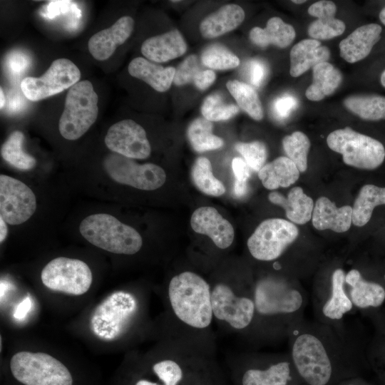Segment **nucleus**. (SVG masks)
I'll list each match as a JSON object with an SVG mask.
<instances>
[{
	"label": "nucleus",
	"instance_id": "obj_25",
	"mask_svg": "<svg viewBox=\"0 0 385 385\" xmlns=\"http://www.w3.org/2000/svg\"><path fill=\"white\" fill-rule=\"evenodd\" d=\"M245 11L237 4H229L206 16L200 24V31L205 38H213L238 27L245 19Z\"/></svg>",
	"mask_w": 385,
	"mask_h": 385
},
{
	"label": "nucleus",
	"instance_id": "obj_19",
	"mask_svg": "<svg viewBox=\"0 0 385 385\" xmlns=\"http://www.w3.org/2000/svg\"><path fill=\"white\" fill-rule=\"evenodd\" d=\"M383 28L376 23L362 25L339 43L340 56L350 63L366 58L381 39Z\"/></svg>",
	"mask_w": 385,
	"mask_h": 385
},
{
	"label": "nucleus",
	"instance_id": "obj_26",
	"mask_svg": "<svg viewBox=\"0 0 385 385\" xmlns=\"http://www.w3.org/2000/svg\"><path fill=\"white\" fill-rule=\"evenodd\" d=\"M269 200L282 207L287 217L298 225H303L310 220L312 216L314 203L312 199L307 195L300 187L292 188L287 197L277 192H272L268 195Z\"/></svg>",
	"mask_w": 385,
	"mask_h": 385
},
{
	"label": "nucleus",
	"instance_id": "obj_13",
	"mask_svg": "<svg viewBox=\"0 0 385 385\" xmlns=\"http://www.w3.org/2000/svg\"><path fill=\"white\" fill-rule=\"evenodd\" d=\"M36 209V196L26 185L0 175V217L9 225H19L28 220Z\"/></svg>",
	"mask_w": 385,
	"mask_h": 385
},
{
	"label": "nucleus",
	"instance_id": "obj_46",
	"mask_svg": "<svg viewBox=\"0 0 385 385\" xmlns=\"http://www.w3.org/2000/svg\"><path fill=\"white\" fill-rule=\"evenodd\" d=\"M30 60L27 55L21 51H13L8 56V68L13 73L24 72L29 66Z\"/></svg>",
	"mask_w": 385,
	"mask_h": 385
},
{
	"label": "nucleus",
	"instance_id": "obj_2",
	"mask_svg": "<svg viewBox=\"0 0 385 385\" xmlns=\"http://www.w3.org/2000/svg\"><path fill=\"white\" fill-rule=\"evenodd\" d=\"M208 283L198 274L183 272L174 276L168 287V297L176 317L196 329L207 327L213 313Z\"/></svg>",
	"mask_w": 385,
	"mask_h": 385
},
{
	"label": "nucleus",
	"instance_id": "obj_9",
	"mask_svg": "<svg viewBox=\"0 0 385 385\" xmlns=\"http://www.w3.org/2000/svg\"><path fill=\"white\" fill-rule=\"evenodd\" d=\"M299 235L295 225L280 218L262 222L247 240L251 255L260 261H272L279 258Z\"/></svg>",
	"mask_w": 385,
	"mask_h": 385
},
{
	"label": "nucleus",
	"instance_id": "obj_11",
	"mask_svg": "<svg viewBox=\"0 0 385 385\" xmlns=\"http://www.w3.org/2000/svg\"><path fill=\"white\" fill-rule=\"evenodd\" d=\"M107 174L115 182L140 190H154L165 183L164 170L153 163L138 164L117 153L108 155L103 161Z\"/></svg>",
	"mask_w": 385,
	"mask_h": 385
},
{
	"label": "nucleus",
	"instance_id": "obj_12",
	"mask_svg": "<svg viewBox=\"0 0 385 385\" xmlns=\"http://www.w3.org/2000/svg\"><path fill=\"white\" fill-rule=\"evenodd\" d=\"M80 78L81 71L73 62L67 58H58L51 63L43 76L26 77L20 86L27 99L37 101L72 87Z\"/></svg>",
	"mask_w": 385,
	"mask_h": 385
},
{
	"label": "nucleus",
	"instance_id": "obj_48",
	"mask_svg": "<svg viewBox=\"0 0 385 385\" xmlns=\"http://www.w3.org/2000/svg\"><path fill=\"white\" fill-rule=\"evenodd\" d=\"M31 307V301L29 298H26L22 301L18 307L14 314V317L17 319L21 318L25 316V314L29 309Z\"/></svg>",
	"mask_w": 385,
	"mask_h": 385
},
{
	"label": "nucleus",
	"instance_id": "obj_3",
	"mask_svg": "<svg viewBox=\"0 0 385 385\" xmlns=\"http://www.w3.org/2000/svg\"><path fill=\"white\" fill-rule=\"evenodd\" d=\"M255 314L282 317L294 327L303 319L307 296L302 289L283 280L266 278L257 282L253 294Z\"/></svg>",
	"mask_w": 385,
	"mask_h": 385
},
{
	"label": "nucleus",
	"instance_id": "obj_30",
	"mask_svg": "<svg viewBox=\"0 0 385 385\" xmlns=\"http://www.w3.org/2000/svg\"><path fill=\"white\" fill-rule=\"evenodd\" d=\"M313 81L305 91L306 97L319 101L332 94L342 81V74L332 64L320 63L312 68Z\"/></svg>",
	"mask_w": 385,
	"mask_h": 385
},
{
	"label": "nucleus",
	"instance_id": "obj_10",
	"mask_svg": "<svg viewBox=\"0 0 385 385\" xmlns=\"http://www.w3.org/2000/svg\"><path fill=\"white\" fill-rule=\"evenodd\" d=\"M41 282L51 290L67 294L81 295L91 287L92 272L82 260L59 257L51 260L42 270Z\"/></svg>",
	"mask_w": 385,
	"mask_h": 385
},
{
	"label": "nucleus",
	"instance_id": "obj_21",
	"mask_svg": "<svg viewBox=\"0 0 385 385\" xmlns=\"http://www.w3.org/2000/svg\"><path fill=\"white\" fill-rule=\"evenodd\" d=\"M308 14L317 19L308 27V35L315 40H328L342 35L346 29L344 22L335 18L337 6L332 1H319L308 9Z\"/></svg>",
	"mask_w": 385,
	"mask_h": 385
},
{
	"label": "nucleus",
	"instance_id": "obj_38",
	"mask_svg": "<svg viewBox=\"0 0 385 385\" xmlns=\"http://www.w3.org/2000/svg\"><path fill=\"white\" fill-rule=\"evenodd\" d=\"M309 138L302 132L295 131L282 140L283 149L289 159L297 167L299 172L307 168V155L310 148Z\"/></svg>",
	"mask_w": 385,
	"mask_h": 385
},
{
	"label": "nucleus",
	"instance_id": "obj_53",
	"mask_svg": "<svg viewBox=\"0 0 385 385\" xmlns=\"http://www.w3.org/2000/svg\"><path fill=\"white\" fill-rule=\"evenodd\" d=\"M292 2L294 3V4H303L304 2H306V1H297V0H294V1H292Z\"/></svg>",
	"mask_w": 385,
	"mask_h": 385
},
{
	"label": "nucleus",
	"instance_id": "obj_8",
	"mask_svg": "<svg viewBox=\"0 0 385 385\" xmlns=\"http://www.w3.org/2000/svg\"><path fill=\"white\" fill-rule=\"evenodd\" d=\"M136 309L137 301L133 294L115 292L96 306L90 319V328L103 340L115 339L123 334Z\"/></svg>",
	"mask_w": 385,
	"mask_h": 385
},
{
	"label": "nucleus",
	"instance_id": "obj_54",
	"mask_svg": "<svg viewBox=\"0 0 385 385\" xmlns=\"http://www.w3.org/2000/svg\"><path fill=\"white\" fill-rule=\"evenodd\" d=\"M180 385H190L188 383H184V381Z\"/></svg>",
	"mask_w": 385,
	"mask_h": 385
},
{
	"label": "nucleus",
	"instance_id": "obj_40",
	"mask_svg": "<svg viewBox=\"0 0 385 385\" xmlns=\"http://www.w3.org/2000/svg\"><path fill=\"white\" fill-rule=\"evenodd\" d=\"M239 112L235 104L226 103L221 96L217 93L208 96L203 101L201 113L209 121H220L231 118Z\"/></svg>",
	"mask_w": 385,
	"mask_h": 385
},
{
	"label": "nucleus",
	"instance_id": "obj_51",
	"mask_svg": "<svg viewBox=\"0 0 385 385\" xmlns=\"http://www.w3.org/2000/svg\"><path fill=\"white\" fill-rule=\"evenodd\" d=\"M6 103V99L4 97L3 89L1 88L0 89V108L1 109L3 108V107L5 106Z\"/></svg>",
	"mask_w": 385,
	"mask_h": 385
},
{
	"label": "nucleus",
	"instance_id": "obj_39",
	"mask_svg": "<svg viewBox=\"0 0 385 385\" xmlns=\"http://www.w3.org/2000/svg\"><path fill=\"white\" fill-rule=\"evenodd\" d=\"M201 61L204 66L215 70L234 68L240 63L235 54L220 44L207 47L201 54Z\"/></svg>",
	"mask_w": 385,
	"mask_h": 385
},
{
	"label": "nucleus",
	"instance_id": "obj_1",
	"mask_svg": "<svg viewBox=\"0 0 385 385\" xmlns=\"http://www.w3.org/2000/svg\"><path fill=\"white\" fill-rule=\"evenodd\" d=\"M289 334L290 359L299 375L309 385H327L333 374L334 361L354 353V340L342 326L302 319Z\"/></svg>",
	"mask_w": 385,
	"mask_h": 385
},
{
	"label": "nucleus",
	"instance_id": "obj_18",
	"mask_svg": "<svg viewBox=\"0 0 385 385\" xmlns=\"http://www.w3.org/2000/svg\"><path fill=\"white\" fill-rule=\"evenodd\" d=\"M134 20L129 16L118 19L111 27L95 34L88 41V48L92 56L98 61L111 57L118 46L130 36Z\"/></svg>",
	"mask_w": 385,
	"mask_h": 385
},
{
	"label": "nucleus",
	"instance_id": "obj_37",
	"mask_svg": "<svg viewBox=\"0 0 385 385\" xmlns=\"http://www.w3.org/2000/svg\"><path fill=\"white\" fill-rule=\"evenodd\" d=\"M226 86L242 110L255 120L262 119V103L257 91L251 86L237 80L229 81Z\"/></svg>",
	"mask_w": 385,
	"mask_h": 385
},
{
	"label": "nucleus",
	"instance_id": "obj_47",
	"mask_svg": "<svg viewBox=\"0 0 385 385\" xmlns=\"http://www.w3.org/2000/svg\"><path fill=\"white\" fill-rule=\"evenodd\" d=\"M216 76L212 70H201L195 76L193 83L200 90H205L215 81Z\"/></svg>",
	"mask_w": 385,
	"mask_h": 385
},
{
	"label": "nucleus",
	"instance_id": "obj_4",
	"mask_svg": "<svg viewBox=\"0 0 385 385\" xmlns=\"http://www.w3.org/2000/svg\"><path fill=\"white\" fill-rule=\"evenodd\" d=\"M9 374L17 385H75L71 369L62 361L43 352L22 351L9 364Z\"/></svg>",
	"mask_w": 385,
	"mask_h": 385
},
{
	"label": "nucleus",
	"instance_id": "obj_50",
	"mask_svg": "<svg viewBox=\"0 0 385 385\" xmlns=\"http://www.w3.org/2000/svg\"><path fill=\"white\" fill-rule=\"evenodd\" d=\"M379 19L381 23L385 26V6L379 11Z\"/></svg>",
	"mask_w": 385,
	"mask_h": 385
},
{
	"label": "nucleus",
	"instance_id": "obj_15",
	"mask_svg": "<svg viewBox=\"0 0 385 385\" xmlns=\"http://www.w3.org/2000/svg\"><path fill=\"white\" fill-rule=\"evenodd\" d=\"M105 143L113 153L131 159L147 158L151 152L144 128L130 119L112 125L106 135Z\"/></svg>",
	"mask_w": 385,
	"mask_h": 385
},
{
	"label": "nucleus",
	"instance_id": "obj_52",
	"mask_svg": "<svg viewBox=\"0 0 385 385\" xmlns=\"http://www.w3.org/2000/svg\"><path fill=\"white\" fill-rule=\"evenodd\" d=\"M379 81L381 86L385 88V68L380 74Z\"/></svg>",
	"mask_w": 385,
	"mask_h": 385
},
{
	"label": "nucleus",
	"instance_id": "obj_20",
	"mask_svg": "<svg viewBox=\"0 0 385 385\" xmlns=\"http://www.w3.org/2000/svg\"><path fill=\"white\" fill-rule=\"evenodd\" d=\"M345 289L353 306L359 309L378 307L385 300L384 287L365 279L356 269H351L346 274Z\"/></svg>",
	"mask_w": 385,
	"mask_h": 385
},
{
	"label": "nucleus",
	"instance_id": "obj_16",
	"mask_svg": "<svg viewBox=\"0 0 385 385\" xmlns=\"http://www.w3.org/2000/svg\"><path fill=\"white\" fill-rule=\"evenodd\" d=\"M346 274L337 268L332 274L330 286L327 294L316 297L315 303L319 320L335 326L342 321L354 306L345 289Z\"/></svg>",
	"mask_w": 385,
	"mask_h": 385
},
{
	"label": "nucleus",
	"instance_id": "obj_34",
	"mask_svg": "<svg viewBox=\"0 0 385 385\" xmlns=\"http://www.w3.org/2000/svg\"><path fill=\"white\" fill-rule=\"evenodd\" d=\"M192 148L197 152H205L221 148L223 140L212 133V123L204 118L194 120L187 130Z\"/></svg>",
	"mask_w": 385,
	"mask_h": 385
},
{
	"label": "nucleus",
	"instance_id": "obj_41",
	"mask_svg": "<svg viewBox=\"0 0 385 385\" xmlns=\"http://www.w3.org/2000/svg\"><path fill=\"white\" fill-rule=\"evenodd\" d=\"M235 150L242 155L250 168L259 172L265 165L267 156L266 145L261 141L251 143H237Z\"/></svg>",
	"mask_w": 385,
	"mask_h": 385
},
{
	"label": "nucleus",
	"instance_id": "obj_44",
	"mask_svg": "<svg viewBox=\"0 0 385 385\" xmlns=\"http://www.w3.org/2000/svg\"><path fill=\"white\" fill-rule=\"evenodd\" d=\"M297 106V98L291 95H284L274 101L272 111L276 118L283 120L290 115Z\"/></svg>",
	"mask_w": 385,
	"mask_h": 385
},
{
	"label": "nucleus",
	"instance_id": "obj_22",
	"mask_svg": "<svg viewBox=\"0 0 385 385\" xmlns=\"http://www.w3.org/2000/svg\"><path fill=\"white\" fill-rule=\"evenodd\" d=\"M312 225L317 230H332L336 232L347 231L352 222V207L344 205L338 207L326 197L317 199L314 206Z\"/></svg>",
	"mask_w": 385,
	"mask_h": 385
},
{
	"label": "nucleus",
	"instance_id": "obj_49",
	"mask_svg": "<svg viewBox=\"0 0 385 385\" xmlns=\"http://www.w3.org/2000/svg\"><path fill=\"white\" fill-rule=\"evenodd\" d=\"M8 229L6 222L0 217V242H2L6 237Z\"/></svg>",
	"mask_w": 385,
	"mask_h": 385
},
{
	"label": "nucleus",
	"instance_id": "obj_23",
	"mask_svg": "<svg viewBox=\"0 0 385 385\" xmlns=\"http://www.w3.org/2000/svg\"><path fill=\"white\" fill-rule=\"evenodd\" d=\"M140 50L148 60L163 63L183 55L187 44L180 31L175 29L146 39Z\"/></svg>",
	"mask_w": 385,
	"mask_h": 385
},
{
	"label": "nucleus",
	"instance_id": "obj_36",
	"mask_svg": "<svg viewBox=\"0 0 385 385\" xmlns=\"http://www.w3.org/2000/svg\"><path fill=\"white\" fill-rule=\"evenodd\" d=\"M24 135L19 130L14 131L3 143L1 155L13 167L21 170H31L36 164V159L23 150Z\"/></svg>",
	"mask_w": 385,
	"mask_h": 385
},
{
	"label": "nucleus",
	"instance_id": "obj_29",
	"mask_svg": "<svg viewBox=\"0 0 385 385\" xmlns=\"http://www.w3.org/2000/svg\"><path fill=\"white\" fill-rule=\"evenodd\" d=\"M299 170L287 157L281 156L265 164L258 172L263 186L268 190L287 188L299 178Z\"/></svg>",
	"mask_w": 385,
	"mask_h": 385
},
{
	"label": "nucleus",
	"instance_id": "obj_24",
	"mask_svg": "<svg viewBox=\"0 0 385 385\" xmlns=\"http://www.w3.org/2000/svg\"><path fill=\"white\" fill-rule=\"evenodd\" d=\"M289 57V73L292 77H298L316 65L327 62L330 51L327 46H322L319 41L307 38L292 48Z\"/></svg>",
	"mask_w": 385,
	"mask_h": 385
},
{
	"label": "nucleus",
	"instance_id": "obj_17",
	"mask_svg": "<svg viewBox=\"0 0 385 385\" xmlns=\"http://www.w3.org/2000/svg\"><path fill=\"white\" fill-rule=\"evenodd\" d=\"M190 225L199 234L207 235L220 249L230 247L234 240L232 225L212 207H201L192 214Z\"/></svg>",
	"mask_w": 385,
	"mask_h": 385
},
{
	"label": "nucleus",
	"instance_id": "obj_31",
	"mask_svg": "<svg viewBox=\"0 0 385 385\" xmlns=\"http://www.w3.org/2000/svg\"><path fill=\"white\" fill-rule=\"evenodd\" d=\"M292 360H282L265 369L252 368L246 370L241 380L242 385H287L291 379Z\"/></svg>",
	"mask_w": 385,
	"mask_h": 385
},
{
	"label": "nucleus",
	"instance_id": "obj_28",
	"mask_svg": "<svg viewBox=\"0 0 385 385\" xmlns=\"http://www.w3.org/2000/svg\"><path fill=\"white\" fill-rule=\"evenodd\" d=\"M295 36L293 26L279 17L270 18L265 29L258 26L252 28L249 34L250 41L262 48L269 45L286 48L292 43Z\"/></svg>",
	"mask_w": 385,
	"mask_h": 385
},
{
	"label": "nucleus",
	"instance_id": "obj_5",
	"mask_svg": "<svg viewBox=\"0 0 385 385\" xmlns=\"http://www.w3.org/2000/svg\"><path fill=\"white\" fill-rule=\"evenodd\" d=\"M79 231L92 245L115 254H135L143 244L140 235L134 228L108 214L86 217L81 221Z\"/></svg>",
	"mask_w": 385,
	"mask_h": 385
},
{
	"label": "nucleus",
	"instance_id": "obj_27",
	"mask_svg": "<svg viewBox=\"0 0 385 385\" xmlns=\"http://www.w3.org/2000/svg\"><path fill=\"white\" fill-rule=\"evenodd\" d=\"M128 70L130 76L145 81L158 92L170 88L175 73L173 67L165 68L142 57L133 59Z\"/></svg>",
	"mask_w": 385,
	"mask_h": 385
},
{
	"label": "nucleus",
	"instance_id": "obj_33",
	"mask_svg": "<svg viewBox=\"0 0 385 385\" xmlns=\"http://www.w3.org/2000/svg\"><path fill=\"white\" fill-rule=\"evenodd\" d=\"M344 106L354 115L368 121L385 120V96L377 93L348 96Z\"/></svg>",
	"mask_w": 385,
	"mask_h": 385
},
{
	"label": "nucleus",
	"instance_id": "obj_7",
	"mask_svg": "<svg viewBox=\"0 0 385 385\" xmlns=\"http://www.w3.org/2000/svg\"><path fill=\"white\" fill-rule=\"evenodd\" d=\"M327 143L330 149L342 155L346 165L356 168L374 170L385 160V147L381 141L349 127L330 133Z\"/></svg>",
	"mask_w": 385,
	"mask_h": 385
},
{
	"label": "nucleus",
	"instance_id": "obj_35",
	"mask_svg": "<svg viewBox=\"0 0 385 385\" xmlns=\"http://www.w3.org/2000/svg\"><path fill=\"white\" fill-rule=\"evenodd\" d=\"M191 179L195 186L202 192L218 197L225 192L224 184L212 173L210 161L205 157L197 158L191 169Z\"/></svg>",
	"mask_w": 385,
	"mask_h": 385
},
{
	"label": "nucleus",
	"instance_id": "obj_14",
	"mask_svg": "<svg viewBox=\"0 0 385 385\" xmlns=\"http://www.w3.org/2000/svg\"><path fill=\"white\" fill-rule=\"evenodd\" d=\"M211 303L213 316L236 329L247 327L255 315L253 298L238 297L224 284H217L212 290Z\"/></svg>",
	"mask_w": 385,
	"mask_h": 385
},
{
	"label": "nucleus",
	"instance_id": "obj_6",
	"mask_svg": "<svg viewBox=\"0 0 385 385\" xmlns=\"http://www.w3.org/2000/svg\"><path fill=\"white\" fill-rule=\"evenodd\" d=\"M98 101L89 81H78L69 88L58 123L59 132L65 139L77 140L87 132L98 117Z\"/></svg>",
	"mask_w": 385,
	"mask_h": 385
},
{
	"label": "nucleus",
	"instance_id": "obj_32",
	"mask_svg": "<svg viewBox=\"0 0 385 385\" xmlns=\"http://www.w3.org/2000/svg\"><path fill=\"white\" fill-rule=\"evenodd\" d=\"M385 205V187L365 185L359 190L352 207V222L362 227L370 220L374 207Z\"/></svg>",
	"mask_w": 385,
	"mask_h": 385
},
{
	"label": "nucleus",
	"instance_id": "obj_42",
	"mask_svg": "<svg viewBox=\"0 0 385 385\" xmlns=\"http://www.w3.org/2000/svg\"><path fill=\"white\" fill-rule=\"evenodd\" d=\"M198 58L192 54L185 58L175 68L173 83L176 86H183L193 82L197 74L200 71Z\"/></svg>",
	"mask_w": 385,
	"mask_h": 385
},
{
	"label": "nucleus",
	"instance_id": "obj_45",
	"mask_svg": "<svg viewBox=\"0 0 385 385\" xmlns=\"http://www.w3.org/2000/svg\"><path fill=\"white\" fill-rule=\"evenodd\" d=\"M247 75L250 83L260 87L267 75V66L260 60L252 59L247 65Z\"/></svg>",
	"mask_w": 385,
	"mask_h": 385
},
{
	"label": "nucleus",
	"instance_id": "obj_43",
	"mask_svg": "<svg viewBox=\"0 0 385 385\" xmlns=\"http://www.w3.org/2000/svg\"><path fill=\"white\" fill-rule=\"evenodd\" d=\"M232 168L235 175L234 193L237 197H241L247 193L251 168L245 160L238 157L233 158Z\"/></svg>",
	"mask_w": 385,
	"mask_h": 385
}]
</instances>
